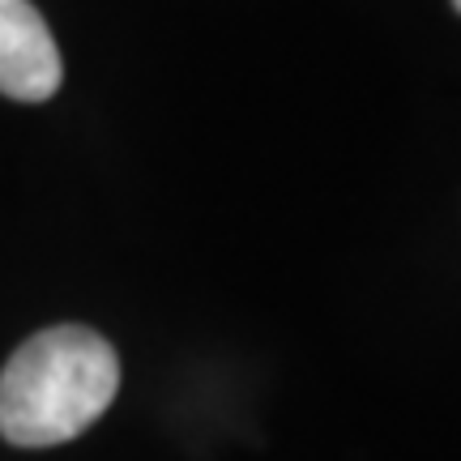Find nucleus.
I'll return each mask as SVG.
<instances>
[{"label": "nucleus", "instance_id": "1", "mask_svg": "<svg viewBox=\"0 0 461 461\" xmlns=\"http://www.w3.org/2000/svg\"><path fill=\"white\" fill-rule=\"evenodd\" d=\"M120 359L103 333L56 325L34 333L0 372V436L17 448H51L82 436L115 402Z\"/></svg>", "mask_w": 461, "mask_h": 461}, {"label": "nucleus", "instance_id": "2", "mask_svg": "<svg viewBox=\"0 0 461 461\" xmlns=\"http://www.w3.org/2000/svg\"><path fill=\"white\" fill-rule=\"evenodd\" d=\"M65 65L48 22L31 0H0V95L48 103L60 90Z\"/></svg>", "mask_w": 461, "mask_h": 461}, {"label": "nucleus", "instance_id": "3", "mask_svg": "<svg viewBox=\"0 0 461 461\" xmlns=\"http://www.w3.org/2000/svg\"><path fill=\"white\" fill-rule=\"evenodd\" d=\"M453 5H457V14H461V0H453Z\"/></svg>", "mask_w": 461, "mask_h": 461}]
</instances>
